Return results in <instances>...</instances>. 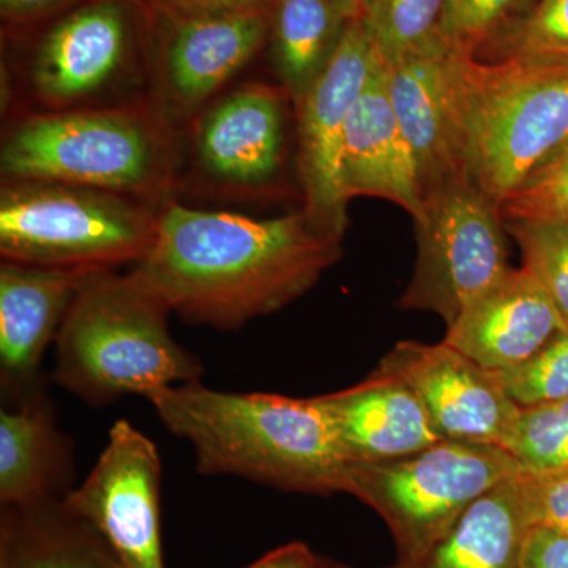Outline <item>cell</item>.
<instances>
[{
  "mask_svg": "<svg viewBox=\"0 0 568 568\" xmlns=\"http://www.w3.org/2000/svg\"><path fill=\"white\" fill-rule=\"evenodd\" d=\"M170 313L130 272H93L55 338L52 379L91 406L201 381L203 362L175 342Z\"/></svg>",
  "mask_w": 568,
  "mask_h": 568,
  "instance_id": "3957f363",
  "label": "cell"
},
{
  "mask_svg": "<svg viewBox=\"0 0 568 568\" xmlns=\"http://www.w3.org/2000/svg\"><path fill=\"white\" fill-rule=\"evenodd\" d=\"M377 369L413 388L444 440L503 447L521 409L495 372L444 339L396 343Z\"/></svg>",
  "mask_w": 568,
  "mask_h": 568,
  "instance_id": "7c38bea8",
  "label": "cell"
},
{
  "mask_svg": "<svg viewBox=\"0 0 568 568\" xmlns=\"http://www.w3.org/2000/svg\"><path fill=\"white\" fill-rule=\"evenodd\" d=\"M446 93L467 179L496 204L568 140V69L448 51Z\"/></svg>",
  "mask_w": 568,
  "mask_h": 568,
  "instance_id": "277c9868",
  "label": "cell"
},
{
  "mask_svg": "<svg viewBox=\"0 0 568 568\" xmlns=\"http://www.w3.org/2000/svg\"><path fill=\"white\" fill-rule=\"evenodd\" d=\"M518 568H568V536L548 529H529Z\"/></svg>",
  "mask_w": 568,
  "mask_h": 568,
  "instance_id": "836d02e7",
  "label": "cell"
},
{
  "mask_svg": "<svg viewBox=\"0 0 568 568\" xmlns=\"http://www.w3.org/2000/svg\"><path fill=\"white\" fill-rule=\"evenodd\" d=\"M523 267L547 291L568 321V222L506 223Z\"/></svg>",
  "mask_w": 568,
  "mask_h": 568,
  "instance_id": "83f0119b",
  "label": "cell"
},
{
  "mask_svg": "<svg viewBox=\"0 0 568 568\" xmlns=\"http://www.w3.org/2000/svg\"><path fill=\"white\" fill-rule=\"evenodd\" d=\"M447 48L437 44L387 65L388 97L416 162L424 196L466 175L447 103Z\"/></svg>",
  "mask_w": 568,
  "mask_h": 568,
  "instance_id": "d6986e66",
  "label": "cell"
},
{
  "mask_svg": "<svg viewBox=\"0 0 568 568\" xmlns=\"http://www.w3.org/2000/svg\"><path fill=\"white\" fill-rule=\"evenodd\" d=\"M347 24L331 0H275L267 47L276 77L294 104L327 69Z\"/></svg>",
  "mask_w": 568,
  "mask_h": 568,
  "instance_id": "603a6c76",
  "label": "cell"
},
{
  "mask_svg": "<svg viewBox=\"0 0 568 568\" xmlns=\"http://www.w3.org/2000/svg\"><path fill=\"white\" fill-rule=\"evenodd\" d=\"M347 201L379 197L418 219L424 205L416 162L396 122L387 91V65L381 62L366 82L347 121L342 160Z\"/></svg>",
  "mask_w": 568,
  "mask_h": 568,
  "instance_id": "ac0fdd59",
  "label": "cell"
},
{
  "mask_svg": "<svg viewBox=\"0 0 568 568\" xmlns=\"http://www.w3.org/2000/svg\"><path fill=\"white\" fill-rule=\"evenodd\" d=\"M159 213L144 201L61 182L3 181L2 261L115 271L152 248Z\"/></svg>",
  "mask_w": 568,
  "mask_h": 568,
  "instance_id": "8992f818",
  "label": "cell"
},
{
  "mask_svg": "<svg viewBox=\"0 0 568 568\" xmlns=\"http://www.w3.org/2000/svg\"><path fill=\"white\" fill-rule=\"evenodd\" d=\"M331 2L346 21L353 22L364 20L373 0H331Z\"/></svg>",
  "mask_w": 568,
  "mask_h": 568,
  "instance_id": "d590c367",
  "label": "cell"
},
{
  "mask_svg": "<svg viewBox=\"0 0 568 568\" xmlns=\"http://www.w3.org/2000/svg\"><path fill=\"white\" fill-rule=\"evenodd\" d=\"M92 268L0 264V384L3 406L47 394L41 372L63 320Z\"/></svg>",
  "mask_w": 568,
  "mask_h": 568,
  "instance_id": "5bb4252c",
  "label": "cell"
},
{
  "mask_svg": "<svg viewBox=\"0 0 568 568\" xmlns=\"http://www.w3.org/2000/svg\"><path fill=\"white\" fill-rule=\"evenodd\" d=\"M342 244L304 211L252 219L168 203L130 274L182 320L237 331L308 293L338 263Z\"/></svg>",
  "mask_w": 568,
  "mask_h": 568,
  "instance_id": "6da1fadb",
  "label": "cell"
},
{
  "mask_svg": "<svg viewBox=\"0 0 568 568\" xmlns=\"http://www.w3.org/2000/svg\"><path fill=\"white\" fill-rule=\"evenodd\" d=\"M447 0H373L362 24L386 65L435 48Z\"/></svg>",
  "mask_w": 568,
  "mask_h": 568,
  "instance_id": "d4e9b609",
  "label": "cell"
},
{
  "mask_svg": "<svg viewBox=\"0 0 568 568\" xmlns=\"http://www.w3.org/2000/svg\"><path fill=\"white\" fill-rule=\"evenodd\" d=\"M478 61L568 69V0H537L476 52Z\"/></svg>",
  "mask_w": 568,
  "mask_h": 568,
  "instance_id": "cb8c5ba5",
  "label": "cell"
},
{
  "mask_svg": "<svg viewBox=\"0 0 568 568\" xmlns=\"http://www.w3.org/2000/svg\"><path fill=\"white\" fill-rule=\"evenodd\" d=\"M567 323L521 265L447 325L444 342L489 372H507L530 361Z\"/></svg>",
  "mask_w": 568,
  "mask_h": 568,
  "instance_id": "2e32d148",
  "label": "cell"
},
{
  "mask_svg": "<svg viewBox=\"0 0 568 568\" xmlns=\"http://www.w3.org/2000/svg\"><path fill=\"white\" fill-rule=\"evenodd\" d=\"M14 33L28 37L33 95L54 111L84 108L152 59V14L142 0H85Z\"/></svg>",
  "mask_w": 568,
  "mask_h": 568,
  "instance_id": "9c48e42d",
  "label": "cell"
},
{
  "mask_svg": "<svg viewBox=\"0 0 568 568\" xmlns=\"http://www.w3.org/2000/svg\"><path fill=\"white\" fill-rule=\"evenodd\" d=\"M504 223L568 222V140L499 205Z\"/></svg>",
  "mask_w": 568,
  "mask_h": 568,
  "instance_id": "f1b7e54d",
  "label": "cell"
},
{
  "mask_svg": "<svg viewBox=\"0 0 568 568\" xmlns=\"http://www.w3.org/2000/svg\"><path fill=\"white\" fill-rule=\"evenodd\" d=\"M3 181L70 183L156 196L173 174L166 118L141 106L73 108L29 115L3 138Z\"/></svg>",
  "mask_w": 568,
  "mask_h": 568,
  "instance_id": "5b68a950",
  "label": "cell"
},
{
  "mask_svg": "<svg viewBox=\"0 0 568 568\" xmlns=\"http://www.w3.org/2000/svg\"><path fill=\"white\" fill-rule=\"evenodd\" d=\"M518 406L568 398V323L530 361L496 373Z\"/></svg>",
  "mask_w": 568,
  "mask_h": 568,
  "instance_id": "f546056e",
  "label": "cell"
},
{
  "mask_svg": "<svg viewBox=\"0 0 568 568\" xmlns=\"http://www.w3.org/2000/svg\"><path fill=\"white\" fill-rule=\"evenodd\" d=\"M316 568H351V567L343 566V564L335 562V560L323 558V556H320V559H317Z\"/></svg>",
  "mask_w": 568,
  "mask_h": 568,
  "instance_id": "8d00e7d4",
  "label": "cell"
},
{
  "mask_svg": "<svg viewBox=\"0 0 568 568\" xmlns=\"http://www.w3.org/2000/svg\"><path fill=\"white\" fill-rule=\"evenodd\" d=\"M152 26L151 62L164 118L185 119L200 111L267 47L268 13L152 14Z\"/></svg>",
  "mask_w": 568,
  "mask_h": 568,
  "instance_id": "4fadbf2b",
  "label": "cell"
},
{
  "mask_svg": "<svg viewBox=\"0 0 568 568\" xmlns=\"http://www.w3.org/2000/svg\"><path fill=\"white\" fill-rule=\"evenodd\" d=\"M517 478L480 497L425 555L384 568H518L529 528Z\"/></svg>",
  "mask_w": 568,
  "mask_h": 568,
  "instance_id": "7402d4cb",
  "label": "cell"
},
{
  "mask_svg": "<svg viewBox=\"0 0 568 568\" xmlns=\"http://www.w3.org/2000/svg\"><path fill=\"white\" fill-rule=\"evenodd\" d=\"M284 89L248 84L224 95L201 118L197 163L222 185L257 189L282 166Z\"/></svg>",
  "mask_w": 568,
  "mask_h": 568,
  "instance_id": "e0dca14e",
  "label": "cell"
},
{
  "mask_svg": "<svg viewBox=\"0 0 568 568\" xmlns=\"http://www.w3.org/2000/svg\"><path fill=\"white\" fill-rule=\"evenodd\" d=\"M320 556L304 541H293L267 552L245 568H316Z\"/></svg>",
  "mask_w": 568,
  "mask_h": 568,
  "instance_id": "e575fe53",
  "label": "cell"
},
{
  "mask_svg": "<svg viewBox=\"0 0 568 568\" xmlns=\"http://www.w3.org/2000/svg\"><path fill=\"white\" fill-rule=\"evenodd\" d=\"M381 62L362 21L349 22L327 69L295 103L304 212L320 230L338 237H345L349 226L342 182L347 121Z\"/></svg>",
  "mask_w": 568,
  "mask_h": 568,
  "instance_id": "8fae6325",
  "label": "cell"
},
{
  "mask_svg": "<svg viewBox=\"0 0 568 568\" xmlns=\"http://www.w3.org/2000/svg\"><path fill=\"white\" fill-rule=\"evenodd\" d=\"M74 478L73 443L58 425L48 394L0 413V504L63 499Z\"/></svg>",
  "mask_w": 568,
  "mask_h": 568,
  "instance_id": "ffe728a7",
  "label": "cell"
},
{
  "mask_svg": "<svg viewBox=\"0 0 568 568\" xmlns=\"http://www.w3.org/2000/svg\"><path fill=\"white\" fill-rule=\"evenodd\" d=\"M519 504L529 529L568 536V469L548 474H519Z\"/></svg>",
  "mask_w": 568,
  "mask_h": 568,
  "instance_id": "4dcf8cb0",
  "label": "cell"
},
{
  "mask_svg": "<svg viewBox=\"0 0 568 568\" xmlns=\"http://www.w3.org/2000/svg\"><path fill=\"white\" fill-rule=\"evenodd\" d=\"M414 223L416 267L396 305L450 325L511 268L499 204L463 175L426 192Z\"/></svg>",
  "mask_w": 568,
  "mask_h": 568,
  "instance_id": "ba28073f",
  "label": "cell"
},
{
  "mask_svg": "<svg viewBox=\"0 0 568 568\" xmlns=\"http://www.w3.org/2000/svg\"><path fill=\"white\" fill-rule=\"evenodd\" d=\"M0 568H122L63 499L2 507Z\"/></svg>",
  "mask_w": 568,
  "mask_h": 568,
  "instance_id": "44dd1931",
  "label": "cell"
},
{
  "mask_svg": "<svg viewBox=\"0 0 568 568\" xmlns=\"http://www.w3.org/2000/svg\"><path fill=\"white\" fill-rule=\"evenodd\" d=\"M152 14L174 18L268 13L275 0H142Z\"/></svg>",
  "mask_w": 568,
  "mask_h": 568,
  "instance_id": "1f68e13d",
  "label": "cell"
},
{
  "mask_svg": "<svg viewBox=\"0 0 568 568\" xmlns=\"http://www.w3.org/2000/svg\"><path fill=\"white\" fill-rule=\"evenodd\" d=\"M521 474L499 446L440 440L410 457L346 465L343 493L386 523L396 559L425 555L480 497Z\"/></svg>",
  "mask_w": 568,
  "mask_h": 568,
  "instance_id": "52a82bcc",
  "label": "cell"
},
{
  "mask_svg": "<svg viewBox=\"0 0 568 568\" xmlns=\"http://www.w3.org/2000/svg\"><path fill=\"white\" fill-rule=\"evenodd\" d=\"M503 448L525 474L568 469V398L521 407Z\"/></svg>",
  "mask_w": 568,
  "mask_h": 568,
  "instance_id": "484cf974",
  "label": "cell"
},
{
  "mask_svg": "<svg viewBox=\"0 0 568 568\" xmlns=\"http://www.w3.org/2000/svg\"><path fill=\"white\" fill-rule=\"evenodd\" d=\"M204 476H234L302 495L343 493L346 463L315 398L213 390L196 383L145 396Z\"/></svg>",
  "mask_w": 568,
  "mask_h": 568,
  "instance_id": "7a4b0ae2",
  "label": "cell"
},
{
  "mask_svg": "<svg viewBox=\"0 0 568 568\" xmlns=\"http://www.w3.org/2000/svg\"><path fill=\"white\" fill-rule=\"evenodd\" d=\"M85 0H0V17L9 32H22L65 13Z\"/></svg>",
  "mask_w": 568,
  "mask_h": 568,
  "instance_id": "d6a6232c",
  "label": "cell"
},
{
  "mask_svg": "<svg viewBox=\"0 0 568 568\" xmlns=\"http://www.w3.org/2000/svg\"><path fill=\"white\" fill-rule=\"evenodd\" d=\"M160 495L155 444L130 422L118 420L91 473L63 503L97 530L122 568H166Z\"/></svg>",
  "mask_w": 568,
  "mask_h": 568,
  "instance_id": "30bf717a",
  "label": "cell"
},
{
  "mask_svg": "<svg viewBox=\"0 0 568 568\" xmlns=\"http://www.w3.org/2000/svg\"><path fill=\"white\" fill-rule=\"evenodd\" d=\"M346 465L410 457L444 440L405 381L376 372L362 383L317 396Z\"/></svg>",
  "mask_w": 568,
  "mask_h": 568,
  "instance_id": "9a60e30c",
  "label": "cell"
},
{
  "mask_svg": "<svg viewBox=\"0 0 568 568\" xmlns=\"http://www.w3.org/2000/svg\"><path fill=\"white\" fill-rule=\"evenodd\" d=\"M537 0H447L437 37L452 52L476 55Z\"/></svg>",
  "mask_w": 568,
  "mask_h": 568,
  "instance_id": "4316f807",
  "label": "cell"
}]
</instances>
